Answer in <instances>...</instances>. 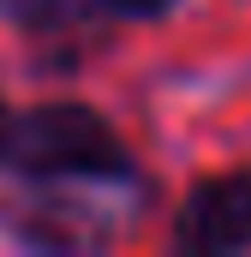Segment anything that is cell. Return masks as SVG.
<instances>
[{
    "label": "cell",
    "instance_id": "1",
    "mask_svg": "<svg viewBox=\"0 0 251 257\" xmlns=\"http://www.w3.org/2000/svg\"><path fill=\"white\" fill-rule=\"evenodd\" d=\"M0 162L24 180H132V156L120 132L78 102H48L6 120Z\"/></svg>",
    "mask_w": 251,
    "mask_h": 257
},
{
    "label": "cell",
    "instance_id": "2",
    "mask_svg": "<svg viewBox=\"0 0 251 257\" xmlns=\"http://www.w3.org/2000/svg\"><path fill=\"white\" fill-rule=\"evenodd\" d=\"M36 197L18 203V233L36 245H102L120 227V203L132 180H30Z\"/></svg>",
    "mask_w": 251,
    "mask_h": 257
},
{
    "label": "cell",
    "instance_id": "3",
    "mask_svg": "<svg viewBox=\"0 0 251 257\" xmlns=\"http://www.w3.org/2000/svg\"><path fill=\"white\" fill-rule=\"evenodd\" d=\"M174 239H180V251H209V257L245 251L251 245V168L191 186V197L180 203V221H174Z\"/></svg>",
    "mask_w": 251,
    "mask_h": 257
},
{
    "label": "cell",
    "instance_id": "4",
    "mask_svg": "<svg viewBox=\"0 0 251 257\" xmlns=\"http://www.w3.org/2000/svg\"><path fill=\"white\" fill-rule=\"evenodd\" d=\"M96 6H108V12H120V18H156V12H168L174 0H96Z\"/></svg>",
    "mask_w": 251,
    "mask_h": 257
},
{
    "label": "cell",
    "instance_id": "5",
    "mask_svg": "<svg viewBox=\"0 0 251 257\" xmlns=\"http://www.w3.org/2000/svg\"><path fill=\"white\" fill-rule=\"evenodd\" d=\"M0 126H6V108H0Z\"/></svg>",
    "mask_w": 251,
    "mask_h": 257
}]
</instances>
